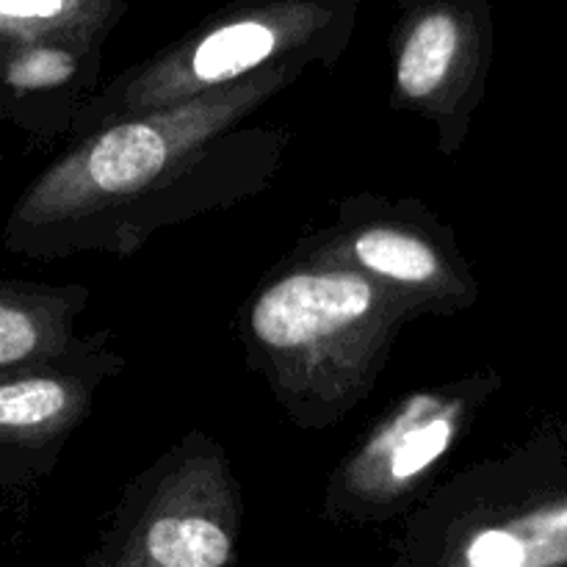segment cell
I'll return each instance as SVG.
<instances>
[{
  "instance_id": "1",
  "label": "cell",
  "mask_w": 567,
  "mask_h": 567,
  "mask_svg": "<svg viewBox=\"0 0 567 567\" xmlns=\"http://www.w3.org/2000/svg\"><path fill=\"white\" fill-rule=\"evenodd\" d=\"M305 70L275 66L72 138L14 203L6 249L37 260L78 252L127 258L166 225L260 192L286 153L288 133L249 127V120Z\"/></svg>"
},
{
  "instance_id": "2",
  "label": "cell",
  "mask_w": 567,
  "mask_h": 567,
  "mask_svg": "<svg viewBox=\"0 0 567 567\" xmlns=\"http://www.w3.org/2000/svg\"><path fill=\"white\" fill-rule=\"evenodd\" d=\"M408 321L358 269L297 247L247 299L241 341L288 419L327 430L369 396Z\"/></svg>"
},
{
  "instance_id": "3",
  "label": "cell",
  "mask_w": 567,
  "mask_h": 567,
  "mask_svg": "<svg viewBox=\"0 0 567 567\" xmlns=\"http://www.w3.org/2000/svg\"><path fill=\"white\" fill-rule=\"evenodd\" d=\"M396 567H567V415L432 487Z\"/></svg>"
},
{
  "instance_id": "4",
  "label": "cell",
  "mask_w": 567,
  "mask_h": 567,
  "mask_svg": "<svg viewBox=\"0 0 567 567\" xmlns=\"http://www.w3.org/2000/svg\"><path fill=\"white\" fill-rule=\"evenodd\" d=\"M360 0H233L150 59L127 66L78 109L66 138L120 116L181 103L286 64H336Z\"/></svg>"
},
{
  "instance_id": "5",
  "label": "cell",
  "mask_w": 567,
  "mask_h": 567,
  "mask_svg": "<svg viewBox=\"0 0 567 567\" xmlns=\"http://www.w3.org/2000/svg\"><path fill=\"white\" fill-rule=\"evenodd\" d=\"M244 498L225 449L188 432L127 482L81 567H236Z\"/></svg>"
},
{
  "instance_id": "6",
  "label": "cell",
  "mask_w": 567,
  "mask_h": 567,
  "mask_svg": "<svg viewBox=\"0 0 567 567\" xmlns=\"http://www.w3.org/2000/svg\"><path fill=\"white\" fill-rule=\"evenodd\" d=\"M502 385L498 371L480 369L388 404L327 480L324 518L363 526L408 515L437 485Z\"/></svg>"
},
{
  "instance_id": "7",
  "label": "cell",
  "mask_w": 567,
  "mask_h": 567,
  "mask_svg": "<svg viewBox=\"0 0 567 567\" xmlns=\"http://www.w3.org/2000/svg\"><path fill=\"white\" fill-rule=\"evenodd\" d=\"M297 247L358 269L413 319L463 313L480 299L454 233L419 199L354 194L338 205L330 227Z\"/></svg>"
},
{
  "instance_id": "8",
  "label": "cell",
  "mask_w": 567,
  "mask_h": 567,
  "mask_svg": "<svg viewBox=\"0 0 567 567\" xmlns=\"http://www.w3.org/2000/svg\"><path fill=\"white\" fill-rule=\"evenodd\" d=\"M493 64V0H399L391 105L430 122L454 155L482 105Z\"/></svg>"
},
{
  "instance_id": "9",
  "label": "cell",
  "mask_w": 567,
  "mask_h": 567,
  "mask_svg": "<svg viewBox=\"0 0 567 567\" xmlns=\"http://www.w3.org/2000/svg\"><path fill=\"white\" fill-rule=\"evenodd\" d=\"M122 365L109 332H92L64 358L0 374V487L48 474Z\"/></svg>"
},
{
  "instance_id": "10",
  "label": "cell",
  "mask_w": 567,
  "mask_h": 567,
  "mask_svg": "<svg viewBox=\"0 0 567 567\" xmlns=\"http://www.w3.org/2000/svg\"><path fill=\"white\" fill-rule=\"evenodd\" d=\"M105 42L61 37L0 48V122L33 138L66 136L78 109L100 89Z\"/></svg>"
},
{
  "instance_id": "11",
  "label": "cell",
  "mask_w": 567,
  "mask_h": 567,
  "mask_svg": "<svg viewBox=\"0 0 567 567\" xmlns=\"http://www.w3.org/2000/svg\"><path fill=\"white\" fill-rule=\"evenodd\" d=\"M89 291L78 282H0V374L64 358L83 341L75 332Z\"/></svg>"
},
{
  "instance_id": "12",
  "label": "cell",
  "mask_w": 567,
  "mask_h": 567,
  "mask_svg": "<svg viewBox=\"0 0 567 567\" xmlns=\"http://www.w3.org/2000/svg\"><path fill=\"white\" fill-rule=\"evenodd\" d=\"M131 0H0V48L37 39H109Z\"/></svg>"
}]
</instances>
